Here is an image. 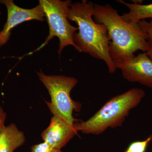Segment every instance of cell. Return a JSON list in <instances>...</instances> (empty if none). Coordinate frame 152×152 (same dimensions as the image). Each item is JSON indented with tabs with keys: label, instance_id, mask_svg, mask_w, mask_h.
I'll return each mask as SVG.
<instances>
[{
	"label": "cell",
	"instance_id": "6da1fadb",
	"mask_svg": "<svg viewBox=\"0 0 152 152\" xmlns=\"http://www.w3.org/2000/svg\"><path fill=\"white\" fill-rule=\"evenodd\" d=\"M94 5L92 2L83 0L72 3L69 7L68 20L78 26V32L74 34V41L80 53L103 61L110 73L114 74L117 69L109 52L110 40L107 30L104 25L96 23L93 19Z\"/></svg>",
	"mask_w": 152,
	"mask_h": 152
},
{
	"label": "cell",
	"instance_id": "7a4b0ae2",
	"mask_svg": "<svg viewBox=\"0 0 152 152\" xmlns=\"http://www.w3.org/2000/svg\"><path fill=\"white\" fill-rule=\"evenodd\" d=\"M94 19L104 25L110 39L109 52L113 61L134 56L137 51L148 50V36L138 24L124 20L110 4H95Z\"/></svg>",
	"mask_w": 152,
	"mask_h": 152
},
{
	"label": "cell",
	"instance_id": "3957f363",
	"mask_svg": "<svg viewBox=\"0 0 152 152\" xmlns=\"http://www.w3.org/2000/svg\"><path fill=\"white\" fill-rule=\"evenodd\" d=\"M143 90L134 88L108 101L86 121H78L74 124L77 132L99 135L109 128L121 126L130 111L136 107L145 96Z\"/></svg>",
	"mask_w": 152,
	"mask_h": 152
},
{
	"label": "cell",
	"instance_id": "277c9868",
	"mask_svg": "<svg viewBox=\"0 0 152 152\" xmlns=\"http://www.w3.org/2000/svg\"><path fill=\"white\" fill-rule=\"evenodd\" d=\"M37 74L50 96V102H45L51 113L74 126L78 120L74 118L73 113L80 111L81 104L74 101L70 93L78 83V80L64 75H46L41 70Z\"/></svg>",
	"mask_w": 152,
	"mask_h": 152
},
{
	"label": "cell",
	"instance_id": "5b68a950",
	"mask_svg": "<svg viewBox=\"0 0 152 152\" xmlns=\"http://www.w3.org/2000/svg\"><path fill=\"white\" fill-rule=\"evenodd\" d=\"M39 4L42 7L48 24L49 34L43 44L37 49L40 50L48 44L54 37H58L60 41L58 53L61 54L65 47L72 46L80 52L78 47L74 41V35L78 28L73 26L68 21L67 14L69 7L72 4L70 0H39Z\"/></svg>",
	"mask_w": 152,
	"mask_h": 152
},
{
	"label": "cell",
	"instance_id": "8992f818",
	"mask_svg": "<svg viewBox=\"0 0 152 152\" xmlns=\"http://www.w3.org/2000/svg\"><path fill=\"white\" fill-rule=\"evenodd\" d=\"M114 63L128 81L152 88V60L146 53L115 60Z\"/></svg>",
	"mask_w": 152,
	"mask_h": 152
},
{
	"label": "cell",
	"instance_id": "52a82bcc",
	"mask_svg": "<svg viewBox=\"0 0 152 152\" xmlns=\"http://www.w3.org/2000/svg\"><path fill=\"white\" fill-rule=\"evenodd\" d=\"M0 4L5 5L7 10V19L0 32V48L10 39L11 31L15 27L27 21L35 20L44 22L45 15L42 7L39 4L32 9L22 8L15 4L12 0H1Z\"/></svg>",
	"mask_w": 152,
	"mask_h": 152
},
{
	"label": "cell",
	"instance_id": "ba28073f",
	"mask_svg": "<svg viewBox=\"0 0 152 152\" xmlns=\"http://www.w3.org/2000/svg\"><path fill=\"white\" fill-rule=\"evenodd\" d=\"M77 132L75 126L70 125L59 117L53 115L49 126L42 133V137L44 142L51 146L61 150Z\"/></svg>",
	"mask_w": 152,
	"mask_h": 152
},
{
	"label": "cell",
	"instance_id": "9c48e42d",
	"mask_svg": "<svg viewBox=\"0 0 152 152\" xmlns=\"http://www.w3.org/2000/svg\"><path fill=\"white\" fill-rule=\"evenodd\" d=\"M25 141L24 134L15 124L0 128V152H14Z\"/></svg>",
	"mask_w": 152,
	"mask_h": 152
},
{
	"label": "cell",
	"instance_id": "30bf717a",
	"mask_svg": "<svg viewBox=\"0 0 152 152\" xmlns=\"http://www.w3.org/2000/svg\"><path fill=\"white\" fill-rule=\"evenodd\" d=\"M129 10V12L124 13L121 16L122 18L130 23L138 24L140 21L147 18H151L150 23H152V3L149 4H131L123 0L118 1Z\"/></svg>",
	"mask_w": 152,
	"mask_h": 152
},
{
	"label": "cell",
	"instance_id": "8fae6325",
	"mask_svg": "<svg viewBox=\"0 0 152 152\" xmlns=\"http://www.w3.org/2000/svg\"><path fill=\"white\" fill-rule=\"evenodd\" d=\"M152 140V135L145 140L131 143L124 152H145L149 144Z\"/></svg>",
	"mask_w": 152,
	"mask_h": 152
},
{
	"label": "cell",
	"instance_id": "7c38bea8",
	"mask_svg": "<svg viewBox=\"0 0 152 152\" xmlns=\"http://www.w3.org/2000/svg\"><path fill=\"white\" fill-rule=\"evenodd\" d=\"M138 24L148 35L149 48L148 50L146 53L152 60V23L146 21L145 20H143L139 22Z\"/></svg>",
	"mask_w": 152,
	"mask_h": 152
},
{
	"label": "cell",
	"instance_id": "4fadbf2b",
	"mask_svg": "<svg viewBox=\"0 0 152 152\" xmlns=\"http://www.w3.org/2000/svg\"><path fill=\"white\" fill-rule=\"evenodd\" d=\"M31 152H62L61 150L57 149L44 142L33 145Z\"/></svg>",
	"mask_w": 152,
	"mask_h": 152
},
{
	"label": "cell",
	"instance_id": "5bb4252c",
	"mask_svg": "<svg viewBox=\"0 0 152 152\" xmlns=\"http://www.w3.org/2000/svg\"><path fill=\"white\" fill-rule=\"evenodd\" d=\"M6 118H7V113L4 112L2 107H0V128L4 124Z\"/></svg>",
	"mask_w": 152,
	"mask_h": 152
},
{
	"label": "cell",
	"instance_id": "9a60e30c",
	"mask_svg": "<svg viewBox=\"0 0 152 152\" xmlns=\"http://www.w3.org/2000/svg\"><path fill=\"white\" fill-rule=\"evenodd\" d=\"M1 13L0 12V16H1Z\"/></svg>",
	"mask_w": 152,
	"mask_h": 152
}]
</instances>
